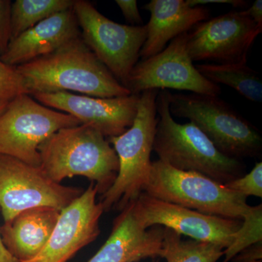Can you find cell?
<instances>
[{"label": "cell", "mask_w": 262, "mask_h": 262, "mask_svg": "<svg viewBox=\"0 0 262 262\" xmlns=\"http://www.w3.org/2000/svg\"><path fill=\"white\" fill-rule=\"evenodd\" d=\"M27 94L77 92L97 98L130 95L78 37L63 47L15 67Z\"/></svg>", "instance_id": "1"}, {"label": "cell", "mask_w": 262, "mask_h": 262, "mask_svg": "<svg viewBox=\"0 0 262 262\" xmlns=\"http://www.w3.org/2000/svg\"><path fill=\"white\" fill-rule=\"evenodd\" d=\"M41 168L55 182L76 176L94 183L98 194L107 192L116 180L118 158L110 141L87 125L56 131L39 146Z\"/></svg>", "instance_id": "2"}, {"label": "cell", "mask_w": 262, "mask_h": 262, "mask_svg": "<svg viewBox=\"0 0 262 262\" xmlns=\"http://www.w3.org/2000/svg\"><path fill=\"white\" fill-rule=\"evenodd\" d=\"M170 91L160 90L157 97L158 124L153 151L159 160L184 171L203 174L220 184L243 177L246 165L221 153L192 122L178 123L169 110Z\"/></svg>", "instance_id": "3"}, {"label": "cell", "mask_w": 262, "mask_h": 262, "mask_svg": "<svg viewBox=\"0 0 262 262\" xmlns=\"http://www.w3.org/2000/svg\"><path fill=\"white\" fill-rule=\"evenodd\" d=\"M159 91L152 89L141 93L130 128L121 135L108 138L118 158L119 171L113 185L100 198L104 212L115 208L121 211L144 190L151 170Z\"/></svg>", "instance_id": "4"}, {"label": "cell", "mask_w": 262, "mask_h": 262, "mask_svg": "<svg viewBox=\"0 0 262 262\" xmlns=\"http://www.w3.org/2000/svg\"><path fill=\"white\" fill-rule=\"evenodd\" d=\"M169 110L172 116L190 120L225 156L237 160L261 157L262 138L257 129L219 96L170 93Z\"/></svg>", "instance_id": "5"}, {"label": "cell", "mask_w": 262, "mask_h": 262, "mask_svg": "<svg viewBox=\"0 0 262 262\" xmlns=\"http://www.w3.org/2000/svg\"><path fill=\"white\" fill-rule=\"evenodd\" d=\"M143 192L205 214L244 220L252 210L246 196L225 184L194 171L173 168L160 160L151 162Z\"/></svg>", "instance_id": "6"}, {"label": "cell", "mask_w": 262, "mask_h": 262, "mask_svg": "<svg viewBox=\"0 0 262 262\" xmlns=\"http://www.w3.org/2000/svg\"><path fill=\"white\" fill-rule=\"evenodd\" d=\"M80 125L72 115L47 107L30 95H19L0 115V155L40 166L39 146L56 131Z\"/></svg>", "instance_id": "7"}, {"label": "cell", "mask_w": 262, "mask_h": 262, "mask_svg": "<svg viewBox=\"0 0 262 262\" xmlns=\"http://www.w3.org/2000/svg\"><path fill=\"white\" fill-rule=\"evenodd\" d=\"M72 8L82 40L125 87L145 42L146 26L117 24L85 0H75Z\"/></svg>", "instance_id": "8"}, {"label": "cell", "mask_w": 262, "mask_h": 262, "mask_svg": "<svg viewBox=\"0 0 262 262\" xmlns=\"http://www.w3.org/2000/svg\"><path fill=\"white\" fill-rule=\"evenodd\" d=\"M84 191L55 182L40 166L0 155V212L4 222L29 208L51 207L62 211Z\"/></svg>", "instance_id": "9"}, {"label": "cell", "mask_w": 262, "mask_h": 262, "mask_svg": "<svg viewBox=\"0 0 262 262\" xmlns=\"http://www.w3.org/2000/svg\"><path fill=\"white\" fill-rule=\"evenodd\" d=\"M187 32L170 41L163 51L138 62L125 87L131 94L147 90L174 89L219 96L222 89L196 70L187 50Z\"/></svg>", "instance_id": "10"}, {"label": "cell", "mask_w": 262, "mask_h": 262, "mask_svg": "<svg viewBox=\"0 0 262 262\" xmlns=\"http://www.w3.org/2000/svg\"><path fill=\"white\" fill-rule=\"evenodd\" d=\"M261 32L246 10L229 12L202 21L187 32V52L192 61L246 64L248 53Z\"/></svg>", "instance_id": "11"}, {"label": "cell", "mask_w": 262, "mask_h": 262, "mask_svg": "<svg viewBox=\"0 0 262 262\" xmlns=\"http://www.w3.org/2000/svg\"><path fill=\"white\" fill-rule=\"evenodd\" d=\"M136 218L144 228L161 226L194 241L218 245L226 249L232 244L243 220L205 214L141 192L134 201Z\"/></svg>", "instance_id": "12"}, {"label": "cell", "mask_w": 262, "mask_h": 262, "mask_svg": "<svg viewBox=\"0 0 262 262\" xmlns=\"http://www.w3.org/2000/svg\"><path fill=\"white\" fill-rule=\"evenodd\" d=\"M32 96L41 104L72 115L82 125L92 127L106 138H111L121 135L130 128L137 113L140 94L97 98L57 92Z\"/></svg>", "instance_id": "13"}, {"label": "cell", "mask_w": 262, "mask_h": 262, "mask_svg": "<svg viewBox=\"0 0 262 262\" xmlns=\"http://www.w3.org/2000/svg\"><path fill=\"white\" fill-rule=\"evenodd\" d=\"M97 187L91 182L82 195L61 211L50 239L41 252L27 262H67L101 233L103 208L96 201Z\"/></svg>", "instance_id": "14"}, {"label": "cell", "mask_w": 262, "mask_h": 262, "mask_svg": "<svg viewBox=\"0 0 262 262\" xmlns=\"http://www.w3.org/2000/svg\"><path fill=\"white\" fill-rule=\"evenodd\" d=\"M164 227L145 229L134 211V201L127 203L113 222L107 241L88 262H136L161 257Z\"/></svg>", "instance_id": "15"}, {"label": "cell", "mask_w": 262, "mask_h": 262, "mask_svg": "<svg viewBox=\"0 0 262 262\" xmlns=\"http://www.w3.org/2000/svg\"><path fill=\"white\" fill-rule=\"evenodd\" d=\"M81 37L73 8L45 19L10 41L0 59L10 67L47 56Z\"/></svg>", "instance_id": "16"}, {"label": "cell", "mask_w": 262, "mask_h": 262, "mask_svg": "<svg viewBox=\"0 0 262 262\" xmlns=\"http://www.w3.org/2000/svg\"><path fill=\"white\" fill-rule=\"evenodd\" d=\"M150 13L146 26V39L139 57L142 60L155 56L167 44L209 17L204 7H190L184 0H151L144 5Z\"/></svg>", "instance_id": "17"}, {"label": "cell", "mask_w": 262, "mask_h": 262, "mask_svg": "<svg viewBox=\"0 0 262 262\" xmlns=\"http://www.w3.org/2000/svg\"><path fill=\"white\" fill-rule=\"evenodd\" d=\"M60 214L51 207L24 210L0 227L3 244L18 261H31L46 246Z\"/></svg>", "instance_id": "18"}, {"label": "cell", "mask_w": 262, "mask_h": 262, "mask_svg": "<svg viewBox=\"0 0 262 262\" xmlns=\"http://www.w3.org/2000/svg\"><path fill=\"white\" fill-rule=\"evenodd\" d=\"M195 68L210 82L229 86L253 102L262 101V82L258 72L246 64H196Z\"/></svg>", "instance_id": "19"}, {"label": "cell", "mask_w": 262, "mask_h": 262, "mask_svg": "<svg viewBox=\"0 0 262 262\" xmlns=\"http://www.w3.org/2000/svg\"><path fill=\"white\" fill-rule=\"evenodd\" d=\"M74 3L75 0H16L10 10L11 40L51 15L71 9Z\"/></svg>", "instance_id": "20"}, {"label": "cell", "mask_w": 262, "mask_h": 262, "mask_svg": "<svg viewBox=\"0 0 262 262\" xmlns=\"http://www.w3.org/2000/svg\"><path fill=\"white\" fill-rule=\"evenodd\" d=\"M225 249L218 245L201 241H184L182 235L164 227L162 258L167 262H216Z\"/></svg>", "instance_id": "21"}, {"label": "cell", "mask_w": 262, "mask_h": 262, "mask_svg": "<svg viewBox=\"0 0 262 262\" xmlns=\"http://www.w3.org/2000/svg\"><path fill=\"white\" fill-rule=\"evenodd\" d=\"M262 241V206H253L252 210L243 220V225L235 234L232 244L224 251V262L232 260L243 249Z\"/></svg>", "instance_id": "22"}, {"label": "cell", "mask_w": 262, "mask_h": 262, "mask_svg": "<svg viewBox=\"0 0 262 262\" xmlns=\"http://www.w3.org/2000/svg\"><path fill=\"white\" fill-rule=\"evenodd\" d=\"M24 94H28L16 68L0 59V105L8 104L19 95Z\"/></svg>", "instance_id": "23"}, {"label": "cell", "mask_w": 262, "mask_h": 262, "mask_svg": "<svg viewBox=\"0 0 262 262\" xmlns=\"http://www.w3.org/2000/svg\"><path fill=\"white\" fill-rule=\"evenodd\" d=\"M225 187L242 194L262 198V163H256L252 170L238 179H234L225 184Z\"/></svg>", "instance_id": "24"}, {"label": "cell", "mask_w": 262, "mask_h": 262, "mask_svg": "<svg viewBox=\"0 0 262 262\" xmlns=\"http://www.w3.org/2000/svg\"><path fill=\"white\" fill-rule=\"evenodd\" d=\"M10 0H0V56L5 53L11 40Z\"/></svg>", "instance_id": "25"}, {"label": "cell", "mask_w": 262, "mask_h": 262, "mask_svg": "<svg viewBox=\"0 0 262 262\" xmlns=\"http://www.w3.org/2000/svg\"><path fill=\"white\" fill-rule=\"evenodd\" d=\"M116 4L121 10L122 15L127 21L133 24L140 26L142 24V18L138 8L136 0H116Z\"/></svg>", "instance_id": "26"}, {"label": "cell", "mask_w": 262, "mask_h": 262, "mask_svg": "<svg viewBox=\"0 0 262 262\" xmlns=\"http://www.w3.org/2000/svg\"><path fill=\"white\" fill-rule=\"evenodd\" d=\"M262 241L248 246L232 258V262H261Z\"/></svg>", "instance_id": "27"}, {"label": "cell", "mask_w": 262, "mask_h": 262, "mask_svg": "<svg viewBox=\"0 0 262 262\" xmlns=\"http://www.w3.org/2000/svg\"><path fill=\"white\" fill-rule=\"evenodd\" d=\"M186 3L190 7L200 6V5L219 3V4H229L235 8H244L247 5V2L244 0H187Z\"/></svg>", "instance_id": "28"}, {"label": "cell", "mask_w": 262, "mask_h": 262, "mask_svg": "<svg viewBox=\"0 0 262 262\" xmlns=\"http://www.w3.org/2000/svg\"><path fill=\"white\" fill-rule=\"evenodd\" d=\"M246 10L248 16L262 28V1L256 0L248 9Z\"/></svg>", "instance_id": "29"}, {"label": "cell", "mask_w": 262, "mask_h": 262, "mask_svg": "<svg viewBox=\"0 0 262 262\" xmlns=\"http://www.w3.org/2000/svg\"><path fill=\"white\" fill-rule=\"evenodd\" d=\"M0 262H20L13 257L3 244L0 233Z\"/></svg>", "instance_id": "30"}, {"label": "cell", "mask_w": 262, "mask_h": 262, "mask_svg": "<svg viewBox=\"0 0 262 262\" xmlns=\"http://www.w3.org/2000/svg\"><path fill=\"white\" fill-rule=\"evenodd\" d=\"M7 104L4 105H0V115L3 113L4 111L5 107H6Z\"/></svg>", "instance_id": "31"}]
</instances>
